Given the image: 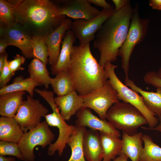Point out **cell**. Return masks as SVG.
I'll use <instances>...</instances> for the list:
<instances>
[{
    "mask_svg": "<svg viewBox=\"0 0 161 161\" xmlns=\"http://www.w3.org/2000/svg\"><path fill=\"white\" fill-rule=\"evenodd\" d=\"M7 56L8 54L7 52L0 54V72H1L4 66L5 57Z\"/></svg>",
    "mask_w": 161,
    "mask_h": 161,
    "instance_id": "40",
    "label": "cell"
},
{
    "mask_svg": "<svg viewBox=\"0 0 161 161\" xmlns=\"http://www.w3.org/2000/svg\"><path fill=\"white\" fill-rule=\"evenodd\" d=\"M55 135L49 127L46 121L41 122L34 129L25 132L18 143L24 161H34L35 148L40 146L45 148L51 143Z\"/></svg>",
    "mask_w": 161,
    "mask_h": 161,
    "instance_id": "8",
    "label": "cell"
},
{
    "mask_svg": "<svg viewBox=\"0 0 161 161\" xmlns=\"http://www.w3.org/2000/svg\"><path fill=\"white\" fill-rule=\"evenodd\" d=\"M142 139L144 146L139 161H161V147L148 135L143 134Z\"/></svg>",
    "mask_w": 161,
    "mask_h": 161,
    "instance_id": "28",
    "label": "cell"
},
{
    "mask_svg": "<svg viewBox=\"0 0 161 161\" xmlns=\"http://www.w3.org/2000/svg\"><path fill=\"white\" fill-rule=\"evenodd\" d=\"M17 22L31 34L44 37L60 25L66 16L59 15V6L48 0H8Z\"/></svg>",
    "mask_w": 161,
    "mask_h": 161,
    "instance_id": "1",
    "label": "cell"
},
{
    "mask_svg": "<svg viewBox=\"0 0 161 161\" xmlns=\"http://www.w3.org/2000/svg\"><path fill=\"white\" fill-rule=\"evenodd\" d=\"M11 155L21 160L24 159L18 143L0 141V156Z\"/></svg>",
    "mask_w": 161,
    "mask_h": 161,
    "instance_id": "31",
    "label": "cell"
},
{
    "mask_svg": "<svg viewBox=\"0 0 161 161\" xmlns=\"http://www.w3.org/2000/svg\"><path fill=\"white\" fill-rule=\"evenodd\" d=\"M117 94L116 91L108 80L102 88L83 96L84 100L83 108L93 110L100 119L105 120L109 108L114 104L120 102Z\"/></svg>",
    "mask_w": 161,
    "mask_h": 161,
    "instance_id": "9",
    "label": "cell"
},
{
    "mask_svg": "<svg viewBox=\"0 0 161 161\" xmlns=\"http://www.w3.org/2000/svg\"><path fill=\"white\" fill-rule=\"evenodd\" d=\"M143 134L141 131L131 135L123 132L122 145L119 155H126L131 161H139L143 148L142 139Z\"/></svg>",
    "mask_w": 161,
    "mask_h": 161,
    "instance_id": "21",
    "label": "cell"
},
{
    "mask_svg": "<svg viewBox=\"0 0 161 161\" xmlns=\"http://www.w3.org/2000/svg\"><path fill=\"white\" fill-rule=\"evenodd\" d=\"M99 132L103 151L102 161H111L119 155L122 147V140L119 137Z\"/></svg>",
    "mask_w": 161,
    "mask_h": 161,
    "instance_id": "23",
    "label": "cell"
},
{
    "mask_svg": "<svg viewBox=\"0 0 161 161\" xmlns=\"http://www.w3.org/2000/svg\"><path fill=\"white\" fill-rule=\"evenodd\" d=\"M8 56L5 58V63L3 68L0 72V87L3 88L7 85L15 73L11 71L8 66Z\"/></svg>",
    "mask_w": 161,
    "mask_h": 161,
    "instance_id": "32",
    "label": "cell"
},
{
    "mask_svg": "<svg viewBox=\"0 0 161 161\" xmlns=\"http://www.w3.org/2000/svg\"><path fill=\"white\" fill-rule=\"evenodd\" d=\"M14 117L24 133L38 126L42 117H45L48 109L38 99L30 95L27 96Z\"/></svg>",
    "mask_w": 161,
    "mask_h": 161,
    "instance_id": "10",
    "label": "cell"
},
{
    "mask_svg": "<svg viewBox=\"0 0 161 161\" xmlns=\"http://www.w3.org/2000/svg\"><path fill=\"white\" fill-rule=\"evenodd\" d=\"M143 79L147 84L156 88H161V78L158 76L156 72L151 71L147 72L144 76Z\"/></svg>",
    "mask_w": 161,
    "mask_h": 161,
    "instance_id": "33",
    "label": "cell"
},
{
    "mask_svg": "<svg viewBox=\"0 0 161 161\" xmlns=\"http://www.w3.org/2000/svg\"><path fill=\"white\" fill-rule=\"evenodd\" d=\"M139 6L136 3L133 8L129 29L125 40L119 51L121 58V67L126 75L128 76L130 59L133 51L137 44L145 38L150 21L149 18H141L139 13Z\"/></svg>",
    "mask_w": 161,
    "mask_h": 161,
    "instance_id": "7",
    "label": "cell"
},
{
    "mask_svg": "<svg viewBox=\"0 0 161 161\" xmlns=\"http://www.w3.org/2000/svg\"><path fill=\"white\" fill-rule=\"evenodd\" d=\"M58 14L76 20H90L97 16L100 11L92 6L88 0H70L61 1Z\"/></svg>",
    "mask_w": 161,
    "mask_h": 161,
    "instance_id": "13",
    "label": "cell"
},
{
    "mask_svg": "<svg viewBox=\"0 0 161 161\" xmlns=\"http://www.w3.org/2000/svg\"><path fill=\"white\" fill-rule=\"evenodd\" d=\"M118 67V65L113 64L111 62L107 63L104 66L110 83L117 92L118 99L130 104L139 110L147 121L148 128L155 127L159 123L158 117L146 106L141 95L129 88L119 79L115 72V69Z\"/></svg>",
    "mask_w": 161,
    "mask_h": 161,
    "instance_id": "6",
    "label": "cell"
},
{
    "mask_svg": "<svg viewBox=\"0 0 161 161\" xmlns=\"http://www.w3.org/2000/svg\"><path fill=\"white\" fill-rule=\"evenodd\" d=\"M30 78L44 85L46 89L49 87L52 78L46 65L38 59L34 58L28 66Z\"/></svg>",
    "mask_w": 161,
    "mask_h": 161,
    "instance_id": "24",
    "label": "cell"
},
{
    "mask_svg": "<svg viewBox=\"0 0 161 161\" xmlns=\"http://www.w3.org/2000/svg\"><path fill=\"white\" fill-rule=\"evenodd\" d=\"M149 5L153 9L161 11V0H149Z\"/></svg>",
    "mask_w": 161,
    "mask_h": 161,
    "instance_id": "37",
    "label": "cell"
},
{
    "mask_svg": "<svg viewBox=\"0 0 161 161\" xmlns=\"http://www.w3.org/2000/svg\"><path fill=\"white\" fill-rule=\"evenodd\" d=\"M40 95L48 102L53 111L52 113L45 116L46 121L49 126L57 127L59 131L56 140L54 143L49 145L48 154L49 156H52L57 151L58 155L61 157L70 138L75 132L77 126L68 124L62 117L55 102L52 92L43 90L41 91Z\"/></svg>",
    "mask_w": 161,
    "mask_h": 161,
    "instance_id": "5",
    "label": "cell"
},
{
    "mask_svg": "<svg viewBox=\"0 0 161 161\" xmlns=\"http://www.w3.org/2000/svg\"><path fill=\"white\" fill-rule=\"evenodd\" d=\"M31 45L34 58L38 59L46 65L48 62L49 54L44 37L39 35L32 36Z\"/></svg>",
    "mask_w": 161,
    "mask_h": 161,
    "instance_id": "29",
    "label": "cell"
},
{
    "mask_svg": "<svg viewBox=\"0 0 161 161\" xmlns=\"http://www.w3.org/2000/svg\"><path fill=\"white\" fill-rule=\"evenodd\" d=\"M25 61V58L22 55L17 54L12 60L8 61V66L12 72H15L19 70H23L24 68L21 66Z\"/></svg>",
    "mask_w": 161,
    "mask_h": 161,
    "instance_id": "34",
    "label": "cell"
},
{
    "mask_svg": "<svg viewBox=\"0 0 161 161\" xmlns=\"http://www.w3.org/2000/svg\"><path fill=\"white\" fill-rule=\"evenodd\" d=\"M112 1L114 4V10L119 11L130 4L129 0H112Z\"/></svg>",
    "mask_w": 161,
    "mask_h": 161,
    "instance_id": "36",
    "label": "cell"
},
{
    "mask_svg": "<svg viewBox=\"0 0 161 161\" xmlns=\"http://www.w3.org/2000/svg\"><path fill=\"white\" fill-rule=\"evenodd\" d=\"M84 155L87 161H102L103 151L100 132L89 129L85 131L83 139Z\"/></svg>",
    "mask_w": 161,
    "mask_h": 161,
    "instance_id": "16",
    "label": "cell"
},
{
    "mask_svg": "<svg viewBox=\"0 0 161 161\" xmlns=\"http://www.w3.org/2000/svg\"><path fill=\"white\" fill-rule=\"evenodd\" d=\"M24 133L14 117H0V140L18 143Z\"/></svg>",
    "mask_w": 161,
    "mask_h": 161,
    "instance_id": "22",
    "label": "cell"
},
{
    "mask_svg": "<svg viewBox=\"0 0 161 161\" xmlns=\"http://www.w3.org/2000/svg\"><path fill=\"white\" fill-rule=\"evenodd\" d=\"M125 84L139 93L143 97L144 102L148 108L157 116L161 115V88H157L156 92H148L137 86L128 76H126Z\"/></svg>",
    "mask_w": 161,
    "mask_h": 161,
    "instance_id": "19",
    "label": "cell"
},
{
    "mask_svg": "<svg viewBox=\"0 0 161 161\" xmlns=\"http://www.w3.org/2000/svg\"><path fill=\"white\" fill-rule=\"evenodd\" d=\"M157 73L158 76L161 78V67L160 68Z\"/></svg>",
    "mask_w": 161,
    "mask_h": 161,
    "instance_id": "43",
    "label": "cell"
},
{
    "mask_svg": "<svg viewBox=\"0 0 161 161\" xmlns=\"http://www.w3.org/2000/svg\"><path fill=\"white\" fill-rule=\"evenodd\" d=\"M106 119L115 129L130 135L137 133L140 127L148 124L146 119L139 110L124 102L114 104L107 113Z\"/></svg>",
    "mask_w": 161,
    "mask_h": 161,
    "instance_id": "4",
    "label": "cell"
},
{
    "mask_svg": "<svg viewBox=\"0 0 161 161\" xmlns=\"http://www.w3.org/2000/svg\"><path fill=\"white\" fill-rule=\"evenodd\" d=\"M88 1L91 4H93L104 9L112 10L114 9L110 4L108 3L105 0H88Z\"/></svg>",
    "mask_w": 161,
    "mask_h": 161,
    "instance_id": "35",
    "label": "cell"
},
{
    "mask_svg": "<svg viewBox=\"0 0 161 161\" xmlns=\"http://www.w3.org/2000/svg\"><path fill=\"white\" fill-rule=\"evenodd\" d=\"M159 120V123L155 127L152 129H149L147 127L141 126L142 129L147 130H151L157 131L161 134V115L157 116Z\"/></svg>",
    "mask_w": 161,
    "mask_h": 161,
    "instance_id": "38",
    "label": "cell"
},
{
    "mask_svg": "<svg viewBox=\"0 0 161 161\" xmlns=\"http://www.w3.org/2000/svg\"><path fill=\"white\" fill-rule=\"evenodd\" d=\"M72 22L70 18H66L60 25L44 37L48 49V63L51 66H55L58 61L64 35L71 30Z\"/></svg>",
    "mask_w": 161,
    "mask_h": 161,
    "instance_id": "15",
    "label": "cell"
},
{
    "mask_svg": "<svg viewBox=\"0 0 161 161\" xmlns=\"http://www.w3.org/2000/svg\"><path fill=\"white\" fill-rule=\"evenodd\" d=\"M114 11V8L112 10L103 9L99 14L92 19H79L72 22L71 30L79 41V45L89 44L94 39L97 31Z\"/></svg>",
    "mask_w": 161,
    "mask_h": 161,
    "instance_id": "11",
    "label": "cell"
},
{
    "mask_svg": "<svg viewBox=\"0 0 161 161\" xmlns=\"http://www.w3.org/2000/svg\"><path fill=\"white\" fill-rule=\"evenodd\" d=\"M128 157L125 154H121L116 157L113 161H128Z\"/></svg>",
    "mask_w": 161,
    "mask_h": 161,
    "instance_id": "41",
    "label": "cell"
},
{
    "mask_svg": "<svg viewBox=\"0 0 161 161\" xmlns=\"http://www.w3.org/2000/svg\"><path fill=\"white\" fill-rule=\"evenodd\" d=\"M54 100L61 116L67 121L83 108L84 102L83 97L78 95L75 90L64 96L55 97Z\"/></svg>",
    "mask_w": 161,
    "mask_h": 161,
    "instance_id": "17",
    "label": "cell"
},
{
    "mask_svg": "<svg viewBox=\"0 0 161 161\" xmlns=\"http://www.w3.org/2000/svg\"><path fill=\"white\" fill-rule=\"evenodd\" d=\"M133 10L131 4L118 11L114 9L97 32L93 46L100 52L99 63L102 66L117 59L119 50L127 35Z\"/></svg>",
    "mask_w": 161,
    "mask_h": 161,
    "instance_id": "3",
    "label": "cell"
},
{
    "mask_svg": "<svg viewBox=\"0 0 161 161\" xmlns=\"http://www.w3.org/2000/svg\"><path fill=\"white\" fill-rule=\"evenodd\" d=\"M56 75L51 78L50 84L58 97L64 96L75 90L67 70L60 72Z\"/></svg>",
    "mask_w": 161,
    "mask_h": 161,
    "instance_id": "27",
    "label": "cell"
},
{
    "mask_svg": "<svg viewBox=\"0 0 161 161\" xmlns=\"http://www.w3.org/2000/svg\"><path fill=\"white\" fill-rule=\"evenodd\" d=\"M75 121L77 126L88 127L90 129L104 132L118 137L120 136L119 131L108 121L103 120L94 115L90 109L83 108L76 113Z\"/></svg>",
    "mask_w": 161,
    "mask_h": 161,
    "instance_id": "14",
    "label": "cell"
},
{
    "mask_svg": "<svg viewBox=\"0 0 161 161\" xmlns=\"http://www.w3.org/2000/svg\"><path fill=\"white\" fill-rule=\"evenodd\" d=\"M67 72L75 91L82 96L102 88L109 78L92 53L90 44L73 46Z\"/></svg>",
    "mask_w": 161,
    "mask_h": 161,
    "instance_id": "2",
    "label": "cell"
},
{
    "mask_svg": "<svg viewBox=\"0 0 161 161\" xmlns=\"http://www.w3.org/2000/svg\"><path fill=\"white\" fill-rule=\"evenodd\" d=\"M76 38L70 30L65 33L61 44V48L56 64L51 66V72L56 75L60 72L67 70L71 61V55L73 44Z\"/></svg>",
    "mask_w": 161,
    "mask_h": 161,
    "instance_id": "18",
    "label": "cell"
},
{
    "mask_svg": "<svg viewBox=\"0 0 161 161\" xmlns=\"http://www.w3.org/2000/svg\"><path fill=\"white\" fill-rule=\"evenodd\" d=\"M0 37L6 41L9 45L19 49L21 53L26 58H34L31 45V34L22 25L17 22L9 27L0 25Z\"/></svg>",
    "mask_w": 161,
    "mask_h": 161,
    "instance_id": "12",
    "label": "cell"
},
{
    "mask_svg": "<svg viewBox=\"0 0 161 161\" xmlns=\"http://www.w3.org/2000/svg\"><path fill=\"white\" fill-rule=\"evenodd\" d=\"M42 85L30 77L24 78L21 75L14 79L11 84L0 89V95L7 93L24 91H27L30 95L33 97L35 88Z\"/></svg>",
    "mask_w": 161,
    "mask_h": 161,
    "instance_id": "25",
    "label": "cell"
},
{
    "mask_svg": "<svg viewBox=\"0 0 161 161\" xmlns=\"http://www.w3.org/2000/svg\"><path fill=\"white\" fill-rule=\"evenodd\" d=\"M0 161H16V158L12 157H6L0 156Z\"/></svg>",
    "mask_w": 161,
    "mask_h": 161,
    "instance_id": "42",
    "label": "cell"
},
{
    "mask_svg": "<svg viewBox=\"0 0 161 161\" xmlns=\"http://www.w3.org/2000/svg\"><path fill=\"white\" fill-rule=\"evenodd\" d=\"M86 129L85 127L77 126L75 132L70 138L67 144L70 147L71 154L67 161H86L83 146V139Z\"/></svg>",
    "mask_w": 161,
    "mask_h": 161,
    "instance_id": "26",
    "label": "cell"
},
{
    "mask_svg": "<svg viewBox=\"0 0 161 161\" xmlns=\"http://www.w3.org/2000/svg\"><path fill=\"white\" fill-rule=\"evenodd\" d=\"M9 46L7 42L2 38H0V54L5 53L6 52V48Z\"/></svg>",
    "mask_w": 161,
    "mask_h": 161,
    "instance_id": "39",
    "label": "cell"
},
{
    "mask_svg": "<svg viewBox=\"0 0 161 161\" xmlns=\"http://www.w3.org/2000/svg\"><path fill=\"white\" fill-rule=\"evenodd\" d=\"M0 24L7 27L17 22L13 5L8 0H0Z\"/></svg>",
    "mask_w": 161,
    "mask_h": 161,
    "instance_id": "30",
    "label": "cell"
},
{
    "mask_svg": "<svg viewBox=\"0 0 161 161\" xmlns=\"http://www.w3.org/2000/svg\"><path fill=\"white\" fill-rule=\"evenodd\" d=\"M24 91L10 92L0 95V115L14 117L22 104Z\"/></svg>",
    "mask_w": 161,
    "mask_h": 161,
    "instance_id": "20",
    "label": "cell"
}]
</instances>
